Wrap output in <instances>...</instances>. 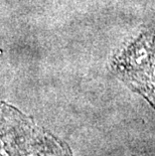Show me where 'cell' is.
I'll return each instance as SVG.
<instances>
[{"label": "cell", "instance_id": "2", "mask_svg": "<svg viewBox=\"0 0 155 156\" xmlns=\"http://www.w3.org/2000/svg\"><path fill=\"white\" fill-rule=\"evenodd\" d=\"M19 145L10 143L7 145H0V156H69L65 149L60 147L61 145H55L54 148L47 147H24L22 145L21 149L18 148Z\"/></svg>", "mask_w": 155, "mask_h": 156}, {"label": "cell", "instance_id": "1", "mask_svg": "<svg viewBox=\"0 0 155 156\" xmlns=\"http://www.w3.org/2000/svg\"><path fill=\"white\" fill-rule=\"evenodd\" d=\"M114 69L125 84L155 109V23L126 44L115 58Z\"/></svg>", "mask_w": 155, "mask_h": 156}]
</instances>
